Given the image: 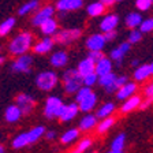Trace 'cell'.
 <instances>
[{
	"instance_id": "6da1fadb",
	"label": "cell",
	"mask_w": 153,
	"mask_h": 153,
	"mask_svg": "<svg viewBox=\"0 0 153 153\" xmlns=\"http://www.w3.org/2000/svg\"><path fill=\"white\" fill-rule=\"evenodd\" d=\"M33 47V36L29 32H22L18 36L10 41L8 51L14 56H19V55H25L29 52V49H32Z\"/></svg>"
},
{
	"instance_id": "7a4b0ae2",
	"label": "cell",
	"mask_w": 153,
	"mask_h": 153,
	"mask_svg": "<svg viewBox=\"0 0 153 153\" xmlns=\"http://www.w3.org/2000/svg\"><path fill=\"white\" fill-rule=\"evenodd\" d=\"M62 81H63L64 92L67 94H74L82 86V76L76 71V68H68L64 71Z\"/></svg>"
},
{
	"instance_id": "3957f363",
	"label": "cell",
	"mask_w": 153,
	"mask_h": 153,
	"mask_svg": "<svg viewBox=\"0 0 153 153\" xmlns=\"http://www.w3.org/2000/svg\"><path fill=\"white\" fill-rule=\"evenodd\" d=\"M57 82H59V78H57V74L52 70H47V71H41L40 74H37L36 76V86H37L40 90L42 92H51L56 88Z\"/></svg>"
},
{
	"instance_id": "277c9868",
	"label": "cell",
	"mask_w": 153,
	"mask_h": 153,
	"mask_svg": "<svg viewBox=\"0 0 153 153\" xmlns=\"http://www.w3.org/2000/svg\"><path fill=\"white\" fill-rule=\"evenodd\" d=\"M63 101H62L60 97L57 96H49L47 100H45L44 104V116L47 119H55L59 118L62 109H63Z\"/></svg>"
},
{
	"instance_id": "5b68a950",
	"label": "cell",
	"mask_w": 153,
	"mask_h": 153,
	"mask_svg": "<svg viewBox=\"0 0 153 153\" xmlns=\"http://www.w3.org/2000/svg\"><path fill=\"white\" fill-rule=\"evenodd\" d=\"M81 34H82V30L78 27L63 29V30H57V32L53 34L55 36L53 41L57 42V44L67 45V44H71V42L76 41V40L81 37Z\"/></svg>"
},
{
	"instance_id": "8992f818",
	"label": "cell",
	"mask_w": 153,
	"mask_h": 153,
	"mask_svg": "<svg viewBox=\"0 0 153 153\" xmlns=\"http://www.w3.org/2000/svg\"><path fill=\"white\" fill-rule=\"evenodd\" d=\"M15 105L21 109L22 115H29L34 109L36 107V100L32 94L27 93H18L15 96Z\"/></svg>"
},
{
	"instance_id": "52a82bcc",
	"label": "cell",
	"mask_w": 153,
	"mask_h": 153,
	"mask_svg": "<svg viewBox=\"0 0 153 153\" xmlns=\"http://www.w3.org/2000/svg\"><path fill=\"white\" fill-rule=\"evenodd\" d=\"M33 64V57L30 55H19L11 63V71L14 73H30Z\"/></svg>"
},
{
	"instance_id": "ba28073f",
	"label": "cell",
	"mask_w": 153,
	"mask_h": 153,
	"mask_svg": "<svg viewBox=\"0 0 153 153\" xmlns=\"http://www.w3.org/2000/svg\"><path fill=\"white\" fill-rule=\"evenodd\" d=\"M53 14H55V7H52V6H45L42 8L37 10V13L32 18L33 26H40L44 21H47L49 18H53Z\"/></svg>"
},
{
	"instance_id": "9c48e42d",
	"label": "cell",
	"mask_w": 153,
	"mask_h": 153,
	"mask_svg": "<svg viewBox=\"0 0 153 153\" xmlns=\"http://www.w3.org/2000/svg\"><path fill=\"white\" fill-rule=\"evenodd\" d=\"M53 45H55L53 38L45 36L44 38H41L40 41H37L34 45H33L32 49L36 55H45V53H48V52L52 51Z\"/></svg>"
},
{
	"instance_id": "30bf717a",
	"label": "cell",
	"mask_w": 153,
	"mask_h": 153,
	"mask_svg": "<svg viewBox=\"0 0 153 153\" xmlns=\"http://www.w3.org/2000/svg\"><path fill=\"white\" fill-rule=\"evenodd\" d=\"M105 44L107 41L104 38V34H100V33H94L86 38V48L89 51H102Z\"/></svg>"
},
{
	"instance_id": "8fae6325",
	"label": "cell",
	"mask_w": 153,
	"mask_h": 153,
	"mask_svg": "<svg viewBox=\"0 0 153 153\" xmlns=\"http://www.w3.org/2000/svg\"><path fill=\"white\" fill-rule=\"evenodd\" d=\"M79 112V108H78V104L76 102H68V104L63 105V109H62L60 115H59V119L60 122L66 123V122H71L74 118Z\"/></svg>"
},
{
	"instance_id": "7c38bea8",
	"label": "cell",
	"mask_w": 153,
	"mask_h": 153,
	"mask_svg": "<svg viewBox=\"0 0 153 153\" xmlns=\"http://www.w3.org/2000/svg\"><path fill=\"white\" fill-rule=\"evenodd\" d=\"M130 48H131V44H128V42H123V44H120L119 47L114 48L111 51V53H109L111 60L116 62V66L119 67L122 63H123L124 56H126V53H127L128 51H130Z\"/></svg>"
},
{
	"instance_id": "4fadbf2b",
	"label": "cell",
	"mask_w": 153,
	"mask_h": 153,
	"mask_svg": "<svg viewBox=\"0 0 153 153\" xmlns=\"http://www.w3.org/2000/svg\"><path fill=\"white\" fill-rule=\"evenodd\" d=\"M82 6L83 0H57L56 1V10L60 13L75 11V10H79Z\"/></svg>"
},
{
	"instance_id": "5bb4252c",
	"label": "cell",
	"mask_w": 153,
	"mask_h": 153,
	"mask_svg": "<svg viewBox=\"0 0 153 153\" xmlns=\"http://www.w3.org/2000/svg\"><path fill=\"white\" fill-rule=\"evenodd\" d=\"M96 105H97V96H96V93L92 90L82 101L78 102V108H79L81 112L88 114V112L93 111V109L96 108Z\"/></svg>"
},
{
	"instance_id": "9a60e30c",
	"label": "cell",
	"mask_w": 153,
	"mask_h": 153,
	"mask_svg": "<svg viewBox=\"0 0 153 153\" xmlns=\"http://www.w3.org/2000/svg\"><path fill=\"white\" fill-rule=\"evenodd\" d=\"M138 89V86L135 82H126L123 86H122L120 89L116 90V99L118 100H126L128 99V97H131V96L135 94V92H137Z\"/></svg>"
},
{
	"instance_id": "2e32d148",
	"label": "cell",
	"mask_w": 153,
	"mask_h": 153,
	"mask_svg": "<svg viewBox=\"0 0 153 153\" xmlns=\"http://www.w3.org/2000/svg\"><path fill=\"white\" fill-rule=\"evenodd\" d=\"M119 25V16L116 14H109V15H105L102 18L101 23H100V29L101 32H111V30H116Z\"/></svg>"
},
{
	"instance_id": "e0dca14e",
	"label": "cell",
	"mask_w": 153,
	"mask_h": 153,
	"mask_svg": "<svg viewBox=\"0 0 153 153\" xmlns=\"http://www.w3.org/2000/svg\"><path fill=\"white\" fill-rule=\"evenodd\" d=\"M141 101H142V99L138 94H134L131 97H128V99H126L120 107V114H128V112L134 111V109L140 108Z\"/></svg>"
},
{
	"instance_id": "ac0fdd59",
	"label": "cell",
	"mask_w": 153,
	"mask_h": 153,
	"mask_svg": "<svg viewBox=\"0 0 153 153\" xmlns=\"http://www.w3.org/2000/svg\"><path fill=\"white\" fill-rule=\"evenodd\" d=\"M49 62H51L52 67H55V68L66 67L67 63H68V55H67L66 51H56L49 57Z\"/></svg>"
},
{
	"instance_id": "d6986e66",
	"label": "cell",
	"mask_w": 153,
	"mask_h": 153,
	"mask_svg": "<svg viewBox=\"0 0 153 153\" xmlns=\"http://www.w3.org/2000/svg\"><path fill=\"white\" fill-rule=\"evenodd\" d=\"M97 122H99L97 116H96V115H93V114H90V112H88V114H86L85 116H83V118L79 120L78 130H79V131H90L92 128L96 127Z\"/></svg>"
},
{
	"instance_id": "ffe728a7",
	"label": "cell",
	"mask_w": 153,
	"mask_h": 153,
	"mask_svg": "<svg viewBox=\"0 0 153 153\" xmlns=\"http://www.w3.org/2000/svg\"><path fill=\"white\" fill-rule=\"evenodd\" d=\"M21 118H22V112L15 104L8 105L6 111H4V119H6L7 123H16V122H19Z\"/></svg>"
},
{
	"instance_id": "44dd1931",
	"label": "cell",
	"mask_w": 153,
	"mask_h": 153,
	"mask_svg": "<svg viewBox=\"0 0 153 153\" xmlns=\"http://www.w3.org/2000/svg\"><path fill=\"white\" fill-rule=\"evenodd\" d=\"M112 71V60L108 59V57H102L100 59L99 62H96V66H94V73L97 74L99 76L105 75Z\"/></svg>"
},
{
	"instance_id": "7402d4cb",
	"label": "cell",
	"mask_w": 153,
	"mask_h": 153,
	"mask_svg": "<svg viewBox=\"0 0 153 153\" xmlns=\"http://www.w3.org/2000/svg\"><path fill=\"white\" fill-rule=\"evenodd\" d=\"M94 66H96V63L90 57H85V59H82V60L78 63L76 71L79 73L81 76H85V75H88V74L94 73Z\"/></svg>"
},
{
	"instance_id": "603a6c76",
	"label": "cell",
	"mask_w": 153,
	"mask_h": 153,
	"mask_svg": "<svg viewBox=\"0 0 153 153\" xmlns=\"http://www.w3.org/2000/svg\"><path fill=\"white\" fill-rule=\"evenodd\" d=\"M38 27H40V30H41V33L44 36L51 37V36H53L55 33L57 32V22L53 18H49V19H47V21H44Z\"/></svg>"
},
{
	"instance_id": "cb8c5ba5",
	"label": "cell",
	"mask_w": 153,
	"mask_h": 153,
	"mask_svg": "<svg viewBox=\"0 0 153 153\" xmlns=\"http://www.w3.org/2000/svg\"><path fill=\"white\" fill-rule=\"evenodd\" d=\"M150 75H152V73H150L149 64H141V66H138L137 68L134 70V79L137 81V82L146 81Z\"/></svg>"
},
{
	"instance_id": "d4e9b609",
	"label": "cell",
	"mask_w": 153,
	"mask_h": 153,
	"mask_svg": "<svg viewBox=\"0 0 153 153\" xmlns=\"http://www.w3.org/2000/svg\"><path fill=\"white\" fill-rule=\"evenodd\" d=\"M30 142H29V137H27V131L25 133H19L18 135L13 138L11 141V146L13 149H23L25 146H29Z\"/></svg>"
},
{
	"instance_id": "484cf974",
	"label": "cell",
	"mask_w": 153,
	"mask_h": 153,
	"mask_svg": "<svg viewBox=\"0 0 153 153\" xmlns=\"http://www.w3.org/2000/svg\"><path fill=\"white\" fill-rule=\"evenodd\" d=\"M115 109H116V107H115L114 102H104V104H102L101 107H99V109L96 111V116H97V119L108 118V116H112Z\"/></svg>"
},
{
	"instance_id": "4316f807",
	"label": "cell",
	"mask_w": 153,
	"mask_h": 153,
	"mask_svg": "<svg viewBox=\"0 0 153 153\" xmlns=\"http://www.w3.org/2000/svg\"><path fill=\"white\" fill-rule=\"evenodd\" d=\"M105 8H107V7H105L101 1H94V3H90L89 6L86 7V13H88L89 16L94 18V16L102 15V14L105 13Z\"/></svg>"
},
{
	"instance_id": "83f0119b",
	"label": "cell",
	"mask_w": 153,
	"mask_h": 153,
	"mask_svg": "<svg viewBox=\"0 0 153 153\" xmlns=\"http://www.w3.org/2000/svg\"><path fill=\"white\" fill-rule=\"evenodd\" d=\"M45 127L44 126H36V127L30 128V130L27 131V137H29V142H30V145L32 143H36L40 138L44 137L45 134Z\"/></svg>"
},
{
	"instance_id": "f1b7e54d",
	"label": "cell",
	"mask_w": 153,
	"mask_h": 153,
	"mask_svg": "<svg viewBox=\"0 0 153 153\" xmlns=\"http://www.w3.org/2000/svg\"><path fill=\"white\" fill-rule=\"evenodd\" d=\"M114 124H115V118L114 116H108V118L100 119V122H97L96 130H97L99 134H104V133H107Z\"/></svg>"
},
{
	"instance_id": "f546056e",
	"label": "cell",
	"mask_w": 153,
	"mask_h": 153,
	"mask_svg": "<svg viewBox=\"0 0 153 153\" xmlns=\"http://www.w3.org/2000/svg\"><path fill=\"white\" fill-rule=\"evenodd\" d=\"M127 81H128V78L126 75H120V76L116 75V78H115V79L112 81V82L109 83L108 86H107V88H104V89H105V92L114 93V92H116L118 89H120L122 86L127 82Z\"/></svg>"
},
{
	"instance_id": "4dcf8cb0",
	"label": "cell",
	"mask_w": 153,
	"mask_h": 153,
	"mask_svg": "<svg viewBox=\"0 0 153 153\" xmlns=\"http://www.w3.org/2000/svg\"><path fill=\"white\" fill-rule=\"evenodd\" d=\"M124 22H126V26H127L128 29H137L138 26L141 25V22H142V16H141L140 13H130L127 16H126V19H124Z\"/></svg>"
},
{
	"instance_id": "1f68e13d",
	"label": "cell",
	"mask_w": 153,
	"mask_h": 153,
	"mask_svg": "<svg viewBox=\"0 0 153 153\" xmlns=\"http://www.w3.org/2000/svg\"><path fill=\"white\" fill-rule=\"evenodd\" d=\"M38 6H40V1H38V0H29L23 6L19 7L18 14L19 15H26V14L34 13V11L38 10Z\"/></svg>"
},
{
	"instance_id": "d6a6232c",
	"label": "cell",
	"mask_w": 153,
	"mask_h": 153,
	"mask_svg": "<svg viewBox=\"0 0 153 153\" xmlns=\"http://www.w3.org/2000/svg\"><path fill=\"white\" fill-rule=\"evenodd\" d=\"M79 137V130L78 128H70V130L64 131L60 137V142L63 145H68V143L74 142L76 138Z\"/></svg>"
},
{
	"instance_id": "836d02e7",
	"label": "cell",
	"mask_w": 153,
	"mask_h": 153,
	"mask_svg": "<svg viewBox=\"0 0 153 153\" xmlns=\"http://www.w3.org/2000/svg\"><path fill=\"white\" fill-rule=\"evenodd\" d=\"M15 26V18L14 16H10V18L4 19L3 22L0 23V37H4V36L10 34L11 30Z\"/></svg>"
},
{
	"instance_id": "e575fe53",
	"label": "cell",
	"mask_w": 153,
	"mask_h": 153,
	"mask_svg": "<svg viewBox=\"0 0 153 153\" xmlns=\"http://www.w3.org/2000/svg\"><path fill=\"white\" fill-rule=\"evenodd\" d=\"M124 143H126V135H124V134H118V135L112 140L111 150H115V152H123Z\"/></svg>"
},
{
	"instance_id": "d590c367",
	"label": "cell",
	"mask_w": 153,
	"mask_h": 153,
	"mask_svg": "<svg viewBox=\"0 0 153 153\" xmlns=\"http://www.w3.org/2000/svg\"><path fill=\"white\" fill-rule=\"evenodd\" d=\"M143 93H145V96H146L148 100L141 101V104H140V108L141 109L148 108V107H149V105L153 102V81L146 86V88H145V89H143Z\"/></svg>"
},
{
	"instance_id": "8d00e7d4",
	"label": "cell",
	"mask_w": 153,
	"mask_h": 153,
	"mask_svg": "<svg viewBox=\"0 0 153 153\" xmlns=\"http://www.w3.org/2000/svg\"><path fill=\"white\" fill-rule=\"evenodd\" d=\"M92 145H93L92 138H83V140H81L79 143L74 148L71 153H85L88 149H90V146H92Z\"/></svg>"
},
{
	"instance_id": "74e56055",
	"label": "cell",
	"mask_w": 153,
	"mask_h": 153,
	"mask_svg": "<svg viewBox=\"0 0 153 153\" xmlns=\"http://www.w3.org/2000/svg\"><path fill=\"white\" fill-rule=\"evenodd\" d=\"M116 78V74L114 73V71H111V73L105 74V75H101L99 76V81H97V83H99L100 86H102V88H107V86L109 85V83L112 82V81Z\"/></svg>"
},
{
	"instance_id": "f35d334b",
	"label": "cell",
	"mask_w": 153,
	"mask_h": 153,
	"mask_svg": "<svg viewBox=\"0 0 153 153\" xmlns=\"http://www.w3.org/2000/svg\"><path fill=\"white\" fill-rule=\"evenodd\" d=\"M99 81V75L96 73H92V74H88V75L82 76V85L83 86H88V88H92Z\"/></svg>"
},
{
	"instance_id": "ab89813d",
	"label": "cell",
	"mask_w": 153,
	"mask_h": 153,
	"mask_svg": "<svg viewBox=\"0 0 153 153\" xmlns=\"http://www.w3.org/2000/svg\"><path fill=\"white\" fill-rule=\"evenodd\" d=\"M90 92H92V88H88V86H83V85L81 86L79 89L74 93V94H75V102H76V104H78L79 101H82V100L85 99V97L89 94Z\"/></svg>"
},
{
	"instance_id": "60d3db41",
	"label": "cell",
	"mask_w": 153,
	"mask_h": 153,
	"mask_svg": "<svg viewBox=\"0 0 153 153\" xmlns=\"http://www.w3.org/2000/svg\"><path fill=\"white\" fill-rule=\"evenodd\" d=\"M140 27V32L142 33H150L153 32V18H148L143 21L142 19V22H141V25L138 26Z\"/></svg>"
},
{
	"instance_id": "b9f144b4",
	"label": "cell",
	"mask_w": 153,
	"mask_h": 153,
	"mask_svg": "<svg viewBox=\"0 0 153 153\" xmlns=\"http://www.w3.org/2000/svg\"><path fill=\"white\" fill-rule=\"evenodd\" d=\"M141 38H142V33L140 32V30H137V29H133L130 32V34H128V44H137V42L141 41Z\"/></svg>"
},
{
	"instance_id": "7bdbcfd3",
	"label": "cell",
	"mask_w": 153,
	"mask_h": 153,
	"mask_svg": "<svg viewBox=\"0 0 153 153\" xmlns=\"http://www.w3.org/2000/svg\"><path fill=\"white\" fill-rule=\"evenodd\" d=\"M152 6V0H137L135 1V7L140 11H148V10H150Z\"/></svg>"
},
{
	"instance_id": "ee69618b",
	"label": "cell",
	"mask_w": 153,
	"mask_h": 153,
	"mask_svg": "<svg viewBox=\"0 0 153 153\" xmlns=\"http://www.w3.org/2000/svg\"><path fill=\"white\" fill-rule=\"evenodd\" d=\"M88 57H90L93 62H99L100 59H102L104 57V53H102V51H89V55H88Z\"/></svg>"
},
{
	"instance_id": "f6af8a7d",
	"label": "cell",
	"mask_w": 153,
	"mask_h": 153,
	"mask_svg": "<svg viewBox=\"0 0 153 153\" xmlns=\"http://www.w3.org/2000/svg\"><path fill=\"white\" fill-rule=\"evenodd\" d=\"M116 36H118V32H116V30H111V32H105L104 33V38H105V41H107V42L115 40V38H116Z\"/></svg>"
},
{
	"instance_id": "bcb514c9",
	"label": "cell",
	"mask_w": 153,
	"mask_h": 153,
	"mask_svg": "<svg viewBox=\"0 0 153 153\" xmlns=\"http://www.w3.org/2000/svg\"><path fill=\"white\" fill-rule=\"evenodd\" d=\"M44 137L47 138L48 141H52V140H55L56 138V133H55L53 130H49V131H45V134H44Z\"/></svg>"
},
{
	"instance_id": "7dc6e473",
	"label": "cell",
	"mask_w": 153,
	"mask_h": 153,
	"mask_svg": "<svg viewBox=\"0 0 153 153\" xmlns=\"http://www.w3.org/2000/svg\"><path fill=\"white\" fill-rule=\"evenodd\" d=\"M100 1H101V3L104 4L105 7H111L112 4L115 3V0H100Z\"/></svg>"
},
{
	"instance_id": "c3c4849f",
	"label": "cell",
	"mask_w": 153,
	"mask_h": 153,
	"mask_svg": "<svg viewBox=\"0 0 153 153\" xmlns=\"http://www.w3.org/2000/svg\"><path fill=\"white\" fill-rule=\"evenodd\" d=\"M131 66H133V67H138V66H140V60H138V59H134V60L131 62Z\"/></svg>"
},
{
	"instance_id": "681fc988",
	"label": "cell",
	"mask_w": 153,
	"mask_h": 153,
	"mask_svg": "<svg viewBox=\"0 0 153 153\" xmlns=\"http://www.w3.org/2000/svg\"><path fill=\"white\" fill-rule=\"evenodd\" d=\"M0 153H6V148H4V145H0Z\"/></svg>"
},
{
	"instance_id": "f907efd6",
	"label": "cell",
	"mask_w": 153,
	"mask_h": 153,
	"mask_svg": "<svg viewBox=\"0 0 153 153\" xmlns=\"http://www.w3.org/2000/svg\"><path fill=\"white\" fill-rule=\"evenodd\" d=\"M4 60H6V59H4V56H1V55H0V66L4 63Z\"/></svg>"
},
{
	"instance_id": "816d5d0a",
	"label": "cell",
	"mask_w": 153,
	"mask_h": 153,
	"mask_svg": "<svg viewBox=\"0 0 153 153\" xmlns=\"http://www.w3.org/2000/svg\"><path fill=\"white\" fill-rule=\"evenodd\" d=\"M149 67H150V73H152V75H153V62L149 64Z\"/></svg>"
},
{
	"instance_id": "f5cc1de1",
	"label": "cell",
	"mask_w": 153,
	"mask_h": 153,
	"mask_svg": "<svg viewBox=\"0 0 153 153\" xmlns=\"http://www.w3.org/2000/svg\"><path fill=\"white\" fill-rule=\"evenodd\" d=\"M105 153H123V152H115V150H111V149H109L108 152H105Z\"/></svg>"
},
{
	"instance_id": "db71d44e",
	"label": "cell",
	"mask_w": 153,
	"mask_h": 153,
	"mask_svg": "<svg viewBox=\"0 0 153 153\" xmlns=\"http://www.w3.org/2000/svg\"><path fill=\"white\" fill-rule=\"evenodd\" d=\"M115 1H122V0H115Z\"/></svg>"
},
{
	"instance_id": "11a10c76",
	"label": "cell",
	"mask_w": 153,
	"mask_h": 153,
	"mask_svg": "<svg viewBox=\"0 0 153 153\" xmlns=\"http://www.w3.org/2000/svg\"><path fill=\"white\" fill-rule=\"evenodd\" d=\"M90 153H96V152H90Z\"/></svg>"
},
{
	"instance_id": "9f6ffc18",
	"label": "cell",
	"mask_w": 153,
	"mask_h": 153,
	"mask_svg": "<svg viewBox=\"0 0 153 153\" xmlns=\"http://www.w3.org/2000/svg\"><path fill=\"white\" fill-rule=\"evenodd\" d=\"M152 4H153V0H152Z\"/></svg>"
}]
</instances>
